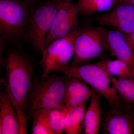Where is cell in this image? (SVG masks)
Listing matches in <instances>:
<instances>
[{"mask_svg": "<svg viewBox=\"0 0 134 134\" xmlns=\"http://www.w3.org/2000/svg\"><path fill=\"white\" fill-rule=\"evenodd\" d=\"M1 64L5 71L1 83L18 115L22 134H26L28 99L34 78L33 63L22 52L12 50L8 52Z\"/></svg>", "mask_w": 134, "mask_h": 134, "instance_id": "1", "label": "cell"}, {"mask_svg": "<svg viewBox=\"0 0 134 134\" xmlns=\"http://www.w3.org/2000/svg\"><path fill=\"white\" fill-rule=\"evenodd\" d=\"M68 77L49 74L34 78L27 105V119L62 105Z\"/></svg>", "mask_w": 134, "mask_h": 134, "instance_id": "2", "label": "cell"}, {"mask_svg": "<svg viewBox=\"0 0 134 134\" xmlns=\"http://www.w3.org/2000/svg\"><path fill=\"white\" fill-rule=\"evenodd\" d=\"M68 77L81 79L101 94L108 102L110 108L124 105L121 98L113 86L111 76L108 73L102 60L98 62L77 66L69 65L55 71Z\"/></svg>", "mask_w": 134, "mask_h": 134, "instance_id": "3", "label": "cell"}, {"mask_svg": "<svg viewBox=\"0 0 134 134\" xmlns=\"http://www.w3.org/2000/svg\"><path fill=\"white\" fill-rule=\"evenodd\" d=\"M34 0H0V38L10 43L23 39Z\"/></svg>", "mask_w": 134, "mask_h": 134, "instance_id": "4", "label": "cell"}, {"mask_svg": "<svg viewBox=\"0 0 134 134\" xmlns=\"http://www.w3.org/2000/svg\"><path fill=\"white\" fill-rule=\"evenodd\" d=\"M59 2L49 0L34 7L23 39L31 43L37 51L43 53L45 42L57 12Z\"/></svg>", "mask_w": 134, "mask_h": 134, "instance_id": "5", "label": "cell"}, {"mask_svg": "<svg viewBox=\"0 0 134 134\" xmlns=\"http://www.w3.org/2000/svg\"><path fill=\"white\" fill-rule=\"evenodd\" d=\"M81 27L67 36L56 40L46 47L40 62L42 70L41 76H46L53 71L69 65L74 54V41Z\"/></svg>", "mask_w": 134, "mask_h": 134, "instance_id": "6", "label": "cell"}, {"mask_svg": "<svg viewBox=\"0 0 134 134\" xmlns=\"http://www.w3.org/2000/svg\"><path fill=\"white\" fill-rule=\"evenodd\" d=\"M106 49L98 27H81L75 40L74 54L70 65L86 64L99 57Z\"/></svg>", "mask_w": 134, "mask_h": 134, "instance_id": "7", "label": "cell"}, {"mask_svg": "<svg viewBox=\"0 0 134 134\" xmlns=\"http://www.w3.org/2000/svg\"><path fill=\"white\" fill-rule=\"evenodd\" d=\"M79 12L71 1L59 2L58 10L46 38L45 48L56 40L71 33L79 26Z\"/></svg>", "mask_w": 134, "mask_h": 134, "instance_id": "8", "label": "cell"}, {"mask_svg": "<svg viewBox=\"0 0 134 134\" xmlns=\"http://www.w3.org/2000/svg\"><path fill=\"white\" fill-rule=\"evenodd\" d=\"M100 132L105 134H134V109L124 105L109 107L102 115Z\"/></svg>", "mask_w": 134, "mask_h": 134, "instance_id": "9", "label": "cell"}, {"mask_svg": "<svg viewBox=\"0 0 134 134\" xmlns=\"http://www.w3.org/2000/svg\"><path fill=\"white\" fill-rule=\"evenodd\" d=\"M95 20L102 26L114 27L128 34L134 31V5L118 3L112 9Z\"/></svg>", "mask_w": 134, "mask_h": 134, "instance_id": "10", "label": "cell"}, {"mask_svg": "<svg viewBox=\"0 0 134 134\" xmlns=\"http://www.w3.org/2000/svg\"><path fill=\"white\" fill-rule=\"evenodd\" d=\"M98 27L106 49L116 59L123 61L134 70V52L128 43L125 34L117 29Z\"/></svg>", "mask_w": 134, "mask_h": 134, "instance_id": "11", "label": "cell"}, {"mask_svg": "<svg viewBox=\"0 0 134 134\" xmlns=\"http://www.w3.org/2000/svg\"><path fill=\"white\" fill-rule=\"evenodd\" d=\"M94 90L81 79L69 77L62 105L69 110L75 108L91 98Z\"/></svg>", "mask_w": 134, "mask_h": 134, "instance_id": "12", "label": "cell"}, {"mask_svg": "<svg viewBox=\"0 0 134 134\" xmlns=\"http://www.w3.org/2000/svg\"><path fill=\"white\" fill-rule=\"evenodd\" d=\"M0 134H22L16 111L6 93L3 91L0 93Z\"/></svg>", "mask_w": 134, "mask_h": 134, "instance_id": "13", "label": "cell"}, {"mask_svg": "<svg viewBox=\"0 0 134 134\" xmlns=\"http://www.w3.org/2000/svg\"><path fill=\"white\" fill-rule=\"evenodd\" d=\"M103 96L94 90L90 103L85 111L84 133L85 134H98L100 132L102 111L100 101Z\"/></svg>", "mask_w": 134, "mask_h": 134, "instance_id": "14", "label": "cell"}, {"mask_svg": "<svg viewBox=\"0 0 134 134\" xmlns=\"http://www.w3.org/2000/svg\"><path fill=\"white\" fill-rule=\"evenodd\" d=\"M87 102L70 109L64 121V132L67 134H78L84 127L85 107Z\"/></svg>", "mask_w": 134, "mask_h": 134, "instance_id": "15", "label": "cell"}, {"mask_svg": "<svg viewBox=\"0 0 134 134\" xmlns=\"http://www.w3.org/2000/svg\"><path fill=\"white\" fill-rule=\"evenodd\" d=\"M116 0H79L76 7L82 16L109 11L116 5Z\"/></svg>", "mask_w": 134, "mask_h": 134, "instance_id": "16", "label": "cell"}, {"mask_svg": "<svg viewBox=\"0 0 134 134\" xmlns=\"http://www.w3.org/2000/svg\"><path fill=\"white\" fill-rule=\"evenodd\" d=\"M112 83L127 108L134 109V79L111 76Z\"/></svg>", "mask_w": 134, "mask_h": 134, "instance_id": "17", "label": "cell"}, {"mask_svg": "<svg viewBox=\"0 0 134 134\" xmlns=\"http://www.w3.org/2000/svg\"><path fill=\"white\" fill-rule=\"evenodd\" d=\"M70 110L61 105L47 112V119L51 134L63 133L65 117Z\"/></svg>", "mask_w": 134, "mask_h": 134, "instance_id": "18", "label": "cell"}, {"mask_svg": "<svg viewBox=\"0 0 134 134\" xmlns=\"http://www.w3.org/2000/svg\"><path fill=\"white\" fill-rule=\"evenodd\" d=\"M101 60L111 76L134 79V70L123 61L118 59L113 60L103 59Z\"/></svg>", "mask_w": 134, "mask_h": 134, "instance_id": "19", "label": "cell"}, {"mask_svg": "<svg viewBox=\"0 0 134 134\" xmlns=\"http://www.w3.org/2000/svg\"><path fill=\"white\" fill-rule=\"evenodd\" d=\"M31 129L33 134H52L48 127L46 112L39 113L34 116Z\"/></svg>", "mask_w": 134, "mask_h": 134, "instance_id": "20", "label": "cell"}, {"mask_svg": "<svg viewBox=\"0 0 134 134\" xmlns=\"http://www.w3.org/2000/svg\"><path fill=\"white\" fill-rule=\"evenodd\" d=\"M125 34L128 43L134 52V31L128 34Z\"/></svg>", "mask_w": 134, "mask_h": 134, "instance_id": "21", "label": "cell"}, {"mask_svg": "<svg viewBox=\"0 0 134 134\" xmlns=\"http://www.w3.org/2000/svg\"><path fill=\"white\" fill-rule=\"evenodd\" d=\"M116 1L117 2L119 3L134 5V0H116Z\"/></svg>", "mask_w": 134, "mask_h": 134, "instance_id": "22", "label": "cell"}, {"mask_svg": "<svg viewBox=\"0 0 134 134\" xmlns=\"http://www.w3.org/2000/svg\"><path fill=\"white\" fill-rule=\"evenodd\" d=\"M56 1L58 2H62L66 1H70V0H56Z\"/></svg>", "mask_w": 134, "mask_h": 134, "instance_id": "23", "label": "cell"}, {"mask_svg": "<svg viewBox=\"0 0 134 134\" xmlns=\"http://www.w3.org/2000/svg\"><path fill=\"white\" fill-rule=\"evenodd\" d=\"M34 1H35V2H36L37 1V0H34Z\"/></svg>", "mask_w": 134, "mask_h": 134, "instance_id": "24", "label": "cell"}]
</instances>
